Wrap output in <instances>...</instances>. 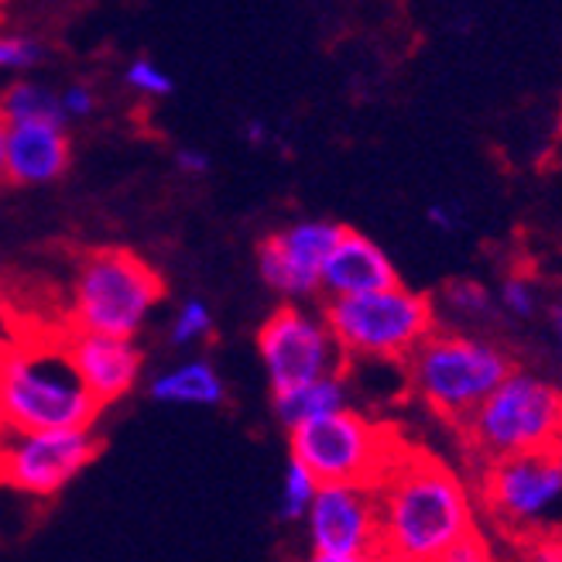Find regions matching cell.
I'll use <instances>...</instances> for the list:
<instances>
[{
	"instance_id": "obj_20",
	"label": "cell",
	"mask_w": 562,
	"mask_h": 562,
	"mask_svg": "<svg viewBox=\"0 0 562 562\" xmlns=\"http://www.w3.org/2000/svg\"><path fill=\"white\" fill-rule=\"evenodd\" d=\"M439 302L449 308L453 316L460 319H484L494 313V295L487 285H481V281H473V278H457V281H449V285L442 289Z\"/></svg>"
},
{
	"instance_id": "obj_16",
	"label": "cell",
	"mask_w": 562,
	"mask_h": 562,
	"mask_svg": "<svg viewBox=\"0 0 562 562\" xmlns=\"http://www.w3.org/2000/svg\"><path fill=\"white\" fill-rule=\"evenodd\" d=\"M148 395L158 405H195V408H216L227 402V384L216 374L210 360H186L172 371H161Z\"/></svg>"
},
{
	"instance_id": "obj_7",
	"label": "cell",
	"mask_w": 562,
	"mask_h": 562,
	"mask_svg": "<svg viewBox=\"0 0 562 562\" xmlns=\"http://www.w3.org/2000/svg\"><path fill=\"white\" fill-rule=\"evenodd\" d=\"M292 460L313 470L319 484H368L374 487L387 463L398 457L405 439L350 405L308 418L289 429Z\"/></svg>"
},
{
	"instance_id": "obj_3",
	"label": "cell",
	"mask_w": 562,
	"mask_h": 562,
	"mask_svg": "<svg viewBox=\"0 0 562 562\" xmlns=\"http://www.w3.org/2000/svg\"><path fill=\"white\" fill-rule=\"evenodd\" d=\"M515 371L512 353L484 336L432 329L408 357V387L422 405L460 429L470 412Z\"/></svg>"
},
{
	"instance_id": "obj_19",
	"label": "cell",
	"mask_w": 562,
	"mask_h": 562,
	"mask_svg": "<svg viewBox=\"0 0 562 562\" xmlns=\"http://www.w3.org/2000/svg\"><path fill=\"white\" fill-rule=\"evenodd\" d=\"M319 491V481L313 476V470H305L299 460H289L285 467V481H281V494H278V518L281 521H305L308 504H313Z\"/></svg>"
},
{
	"instance_id": "obj_15",
	"label": "cell",
	"mask_w": 562,
	"mask_h": 562,
	"mask_svg": "<svg viewBox=\"0 0 562 562\" xmlns=\"http://www.w3.org/2000/svg\"><path fill=\"white\" fill-rule=\"evenodd\" d=\"M398 281V271L391 265L387 250L374 244L371 237H363L357 231H347L329 250V258L319 274V292L326 299L336 295H360V292H378Z\"/></svg>"
},
{
	"instance_id": "obj_8",
	"label": "cell",
	"mask_w": 562,
	"mask_h": 562,
	"mask_svg": "<svg viewBox=\"0 0 562 562\" xmlns=\"http://www.w3.org/2000/svg\"><path fill=\"white\" fill-rule=\"evenodd\" d=\"M481 501L508 531H539L562 521V446L525 449L484 463Z\"/></svg>"
},
{
	"instance_id": "obj_1",
	"label": "cell",
	"mask_w": 562,
	"mask_h": 562,
	"mask_svg": "<svg viewBox=\"0 0 562 562\" xmlns=\"http://www.w3.org/2000/svg\"><path fill=\"white\" fill-rule=\"evenodd\" d=\"M374 494L381 555L387 562H432L476 528L473 497L460 473L408 442L381 473Z\"/></svg>"
},
{
	"instance_id": "obj_32",
	"label": "cell",
	"mask_w": 562,
	"mask_h": 562,
	"mask_svg": "<svg viewBox=\"0 0 562 562\" xmlns=\"http://www.w3.org/2000/svg\"><path fill=\"white\" fill-rule=\"evenodd\" d=\"M552 333H555V340H559V347H562V305L552 308Z\"/></svg>"
},
{
	"instance_id": "obj_6",
	"label": "cell",
	"mask_w": 562,
	"mask_h": 562,
	"mask_svg": "<svg viewBox=\"0 0 562 562\" xmlns=\"http://www.w3.org/2000/svg\"><path fill=\"white\" fill-rule=\"evenodd\" d=\"M463 439L484 463L562 446V391L531 371H512L463 422Z\"/></svg>"
},
{
	"instance_id": "obj_9",
	"label": "cell",
	"mask_w": 562,
	"mask_h": 562,
	"mask_svg": "<svg viewBox=\"0 0 562 562\" xmlns=\"http://www.w3.org/2000/svg\"><path fill=\"white\" fill-rule=\"evenodd\" d=\"M100 453L93 429H35L0 432V484L27 497L63 494Z\"/></svg>"
},
{
	"instance_id": "obj_12",
	"label": "cell",
	"mask_w": 562,
	"mask_h": 562,
	"mask_svg": "<svg viewBox=\"0 0 562 562\" xmlns=\"http://www.w3.org/2000/svg\"><path fill=\"white\" fill-rule=\"evenodd\" d=\"M305 525L313 552H381L378 494L368 484H319Z\"/></svg>"
},
{
	"instance_id": "obj_25",
	"label": "cell",
	"mask_w": 562,
	"mask_h": 562,
	"mask_svg": "<svg viewBox=\"0 0 562 562\" xmlns=\"http://www.w3.org/2000/svg\"><path fill=\"white\" fill-rule=\"evenodd\" d=\"M432 562H494V552L481 531L473 528L467 536H460L453 546H446Z\"/></svg>"
},
{
	"instance_id": "obj_24",
	"label": "cell",
	"mask_w": 562,
	"mask_h": 562,
	"mask_svg": "<svg viewBox=\"0 0 562 562\" xmlns=\"http://www.w3.org/2000/svg\"><path fill=\"white\" fill-rule=\"evenodd\" d=\"M45 63V45L27 35H0V72H24Z\"/></svg>"
},
{
	"instance_id": "obj_4",
	"label": "cell",
	"mask_w": 562,
	"mask_h": 562,
	"mask_svg": "<svg viewBox=\"0 0 562 562\" xmlns=\"http://www.w3.org/2000/svg\"><path fill=\"white\" fill-rule=\"evenodd\" d=\"M161 299L165 281L145 258L124 247H97L76 265L66 326L134 340Z\"/></svg>"
},
{
	"instance_id": "obj_2",
	"label": "cell",
	"mask_w": 562,
	"mask_h": 562,
	"mask_svg": "<svg viewBox=\"0 0 562 562\" xmlns=\"http://www.w3.org/2000/svg\"><path fill=\"white\" fill-rule=\"evenodd\" d=\"M103 405L79 381L59 333H32L0 344V426L93 429Z\"/></svg>"
},
{
	"instance_id": "obj_18",
	"label": "cell",
	"mask_w": 562,
	"mask_h": 562,
	"mask_svg": "<svg viewBox=\"0 0 562 562\" xmlns=\"http://www.w3.org/2000/svg\"><path fill=\"white\" fill-rule=\"evenodd\" d=\"M0 114L8 117V124H21V121L66 124L59 93H52L45 82H35V79H14L11 87L0 93Z\"/></svg>"
},
{
	"instance_id": "obj_26",
	"label": "cell",
	"mask_w": 562,
	"mask_h": 562,
	"mask_svg": "<svg viewBox=\"0 0 562 562\" xmlns=\"http://www.w3.org/2000/svg\"><path fill=\"white\" fill-rule=\"evenodd\" d=\"M59 106H63L66 124L69 121H82V117H90L93 110H97V97H93L90 87H82V82H72V87H66L59 93Z\"/></svg>"
},
{
	"instance_id": "obj_27",
	"label": "cell",
	"mask_w": 562,
	"mask_h": 562,
	"mask_svg": "<svg viewBox=\"0 0 562 562\" xmlns=\"http://www.w3.org/2000/svg\"><path fill=\"white\" fill-rule=\"evenodd\" d=\"M426 216H429L432 227L442 231V234H457V231L463 227V213H460L457 203H432V206L426 210Z\"/></svg>"
},
{
	"instance_id": "obj_21",
	"label": "cell",
	"mask_w": 562,
	"mask_h": 562,
	"mask_svg": "<svg viewBox=\"0 0 562 562\" xmlns=\"http://www.w3.org/2000/svg\"><path fill=\"white\" fill-rule=\"evenodd\" d=\"M213 336V313L203 299H186L179 305V313L172 319V329H168V344L172 347H195Z\"/></svg>"
},
{
	"instance_id": "obj_29",
	"label": "cell",
	"mask_w": 562,
	"mask_h": 562,
	"mask_svg": "<svg viewBox=\"0 0 562 562\" xmlns=\"http://www.w3.org/2000/svg\"><path fill=\"white\" fill-rule=\"evenodd\" d=\"M308 562H387L381 552H353V555H333V552H313Z\"/></svg>"
},
{
	"instance_id": "obj_11",
	"label": "cell",
	"mask_w": 562,
	"mask_h": 562,
	"mask_svg": "<svg viewBox=\"0 0 562 562\" xmlns=\"http://www.w3.org/2000/svg\"><path fill=\"white\" fill-rule=\"evenodd\" d=\"M344 234V223L333 220H302L285 231H274L258 244V274L261 281L292 302L319 295V274Z\"/></svg>"
},
{
	"instance_id": "obj_33",
	"label": "cell",
	"mask_w": 562,
	"mask_h": 562,
	"mask_svg": "<svg viewBox=\"0 0 562 562\" xmlns=\"http://www.w3.org/2000/svg\"><path fill=\"white\" fill-rule=\"evenodd\" d=\"M0 432H4V426H0Z\"/></svg>"
},
{
	"instance_id": "obj_31",
	"label": "cell",
	"mask_w": 562,
	"mask_h": 562,
	"mask_svg": "<svg viewBox=\"0 0 562 562\" xmlns=\"http://www.w3.org/2000/svg\"><path fill=\"white\" fill-rule=\"evenodd\" d=\"M8 117L0 114V179H4V155H8Z\"/></svg>"
},
{
	"instance_id": "obj_28",
	"label": "cell",
	"mask_w": 562,
	"mask_h": 562,
	"mask_svg": "<svg viewBox=\"0 0 562 562\" xmlns=\"http://www.w3.org/2000/svg\"><path fill=\"white\" fill-rule=\"evenodd\" d=\"M176 165L186 176H206L213 161L203 148H176Z\"/></svg>"
},
{
	"instance_id": "obj_22",
	"label": "cell",
	"mask_w": 562,
	"mask_h": 562,
	"mask_svg": "<svg viewBox=\"0 0 562 562\" xmlns=\"http://www.w3.org/2000/svg\"><path fill=\"white\" fill-rule=\"evenodd\" d=\"M124 87L137 97H148V100H165L176 93V79L168 76L158 63L151 59H134L124 69Z\"/></svg>"
},
{
	"instance_id": "obj_5",
	"label": "cell",
	"mask_w": 562,
	"mask_h": 562,
	"mask_svg": "<svg viewBox=\"0 0 562 562\" xmlns=\"http://www.w3.org/2000/svg\"><path fill=\"white\" fill-rule=\"evenodd\" d=\"M323 319L347 360L391 363H405V357L439 326L436 302L405 289L402 281L378 292L326 299Z\"/></svg>"
},
{
	"instance_id": "obj_30",
	"label": "cell",
	"mask_w": 562,
	"mask_h": 562,
	"mask_svg": "<svg viewBox=\"0 0 562 562\" xmlns=\"http://www.w3.org/2000/svg\"><path fill=\"white\" fill-rule=\"evenodd\" d=\"M244 140H247V145H255V148H261V145H268V140H271V131H268V124L265 121H247L244 124Z\"/></svg>"
},
{
	"instance_id": "obj_14",
	"label": "cell",
	"mask_w": 562,
	"mask_h": 562,
	"mask_svg": "<svg viewBox=\"0 0 562 562\" xmlns=\"http://www.w3.org/2000/svg\"><path fill=\"white\" fill-rule=\"evenodd\" d=\"M72 161V140L66 124L21 121L8 127L4 179L14 186H48L66 176Z\"/></svg>"
},
{
	"instance_id": "obj_17",
	"label": "cell",
	"mask_w": 562,
	"mask_h": 562,
	"mask_svg": "<svg viewBox=\"0 0 562 562\" xmlns=\"http://www.w3.org/2000/svg\"><path fill=\"white\" fill-rule=\"evenodd\" d=\"M347 381H344V371L340 374H323L316 381H305V384H295L289 391H274L271 402H274V415L285 429H295L308 418H319V415H329L336 408L347 405Z\"/></svg>"
},
{
	"instance_id": "obj_10",
	"label": "cell",
	"mask_w": 562,
	"mask_h": 562,
	"mask_svg": "<svg viewBox=\"0 0 562 562\" xmlns=\"http://www.w3.org/2000/svg\"><path fill=\"white\" fill-rule=\"evenodd\" d=\"M258 357L268 374L271 395L305 381H316L323 374H340L347 363L326 319L305 313L299 305H278L261 323Z\"/></svg>"
},
{
	"instance_id": "obj_13",
	"label": "cell",
	"mask_w": 562,
	"mask_h": 562,
	"mask_svg": "<svg viewBox=\"0 0 562 562\" xmlns=\"http://www.w3.org/2000/svg\"><path fill=\"white\" fill-rule=\"evenodd\" d=\"M63 350L79 381L103 408L131 395L140 378V363H145L131 336L82 333L69 326H63Z\"/></svg>"
},
{
	"instance_id": "obj_23",
	"label": "cell",
	"mask_w": 562,
	"mask_h": 562,
	"mask_svg": "<svg viewBox=\"0 0 562 562\" xmlns=\"http://www.w3.org/2000/svg\"><path fill=\"white\" fill-rule=\"evenodd\" d=\"M497 305L504 308V313H512L515 319H531L539 313L542 295H539L536 281H531V278L508 274L501 281V289H497Z\"/></svg>"
}]
</instances>
